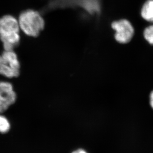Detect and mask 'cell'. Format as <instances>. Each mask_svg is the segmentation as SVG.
I'll return each mask as SVG.
<instances>
[{
  "label": "cell",
  "mask_w": 153,
  "mask_h": 153,
  "mask_svg": "<svg viewBox=\"0 0 153 153\" xmlns=\"http://www.w3.org/2000/svg\"><path fill=\"white\" fill-rule=\"evenodd\" d=\"M20 27L18 20L10 15L0 17V40L4 50H15L20 44Z\"/></svg>",
  "instance_id": "6da1fadb"
},
{
  "label": "cell",
  "mask_w": 153,
  "mask_h": 153,
  "mask_svg": "<svg viewBox=\"0 0 153 153\" xmlns=\"http://www.w3.org/2000/svg\"><path fill=\"white\" fill-rule=\"evenodd\" d=\"M18 22L20 30L29 37H38L45 28V20L42 13L33 9L20 13Z\"/></svg>",
  "instance_id": "7a4b0ae2"
},
{
  "label": "cell",
  "mask_w": 153,
  "mask_h": 153,
  "mask_svg": "<svg viewBox=\"0 0 153 153\" xmlns=\"http://www.w3.org/2000/svg\"><path fill=\"white\" fill-rule=\"evenodd\" d=\"M68 8H80L89 15L99 16L102 12V0H52L45 10Z\"/></svg>",
  "instance_id": "3957f363"
},
{
  "label": "cell",
  "mask_w": 153,
  "mask_h": 153,
  "mask_svg": "<svg viewBox=\"0 0 153 153\" xmlns=\"http://www.w3.org/2000/svg\"><path fill=\"white\" fill-rule=\"evenodd\" d=\"M20 63L14 50H4L0 54V75L7 79L17 78L20 75Z\"/></svg>",
  "instance_id": "277c9868"
},
{
  "label": "cell",
  "mask_w": 153,
  "mask_h": 153,
  "mask_svg": "<svg viewBox=\"0 0 153 153\" xmlns=\"http://www.w3.org/2000/svg\"><path fill=\"white\" fill-rule=\"evenodd\" d=\"M111 28L114 32V40L121 44H128L134 36V28L128 19L123 18L113 20L111 23Z\"/></svg>",
  "instance_id": "5b68a950"
},
{
  "label": "cell",
  "mask_w": 153,
  "mask_h": 153,
  "mask_svg": "<svg viewBox=\"0 0 153 153\" xmlns=\"http://www.w3.org/2000/svg\"><path fill=\"white\" fill-rule=\"evenodd\" d=\"M17 95L12 83L0 81V113L7 111L16 100Z\"/></svg>",
  "instance_id": "8992f818"
},
{
  "label": "cell",
  "mask_w": 153,
  "mask_h": 153,
  "mask_svg": "<svg viewBox=\"0 0 153 153\" xmlns=\"http://www.w3.org/2000/svg\"><path fill=\"white\" fill-rule=\"evenodd\" d=\"M140 16L148 23H153V0H147L142 6Z\"/></svg>",
  "instance_id": "52a82bcc"
},
{
  "label": "cell",
  "mask_w": 153,
  "mask_h": 153,
  "mask_svg": "<svg viewBox=\"0 0 153 153\" xmlns=\"http://www.w3.org/2000/svg\"><path fill=\"white\" fill-rule=\"evenodd\" d=\"M145 40L151 46H153V23H150L145 28L142 32Z\"/></svg>",
  "instance_id": "ba28073f"
},
{
  "label": "cell",
  "mask_w": 153,
  "mask_h": 153,
  "mask_svg": "<svg viewBox=\"0 0 153 153\" xmlns=\"http://www.w3.org/2000/svg\"><path fill=\"white\" fill-rule=\"evenodd\" d=\"M10 124L9 120L4 116L0 113V133H7L10 130Z\"/></svg>",
  "instance_id": "9c48e42d"
},
{
  "label": "cell",
  "mask_w": 153,
  "mask_h": 153,
  "mask_svg": "<svg viewBox=\"0 0 153 153\" xmlns=\"http://www.w3.org/2000/svg\"><path fill=\"white\" fill-rule=\"evenodd\" d=\"M149 103L151 108L153 110V89L149 94Z\"/></svg>",
  "instance_id": "30bf717a"
},
{
  "label": "cell",
  "mask_w": 153,
  "mask_h": 153,
  "mask_svg": "<svg viewBox=\"0 0 153 153\" xmlns=\"http://www.w3.org/2000/svg\"><path fill=\"white\" fill-rule=\"evenodd\" d=\"M71 153H89L88 151H87L85 149L82 148H79L77 149L74 150L72 151Z\"/></svg>",
  "instance_id": "8fae6325"
}]
</instances>
